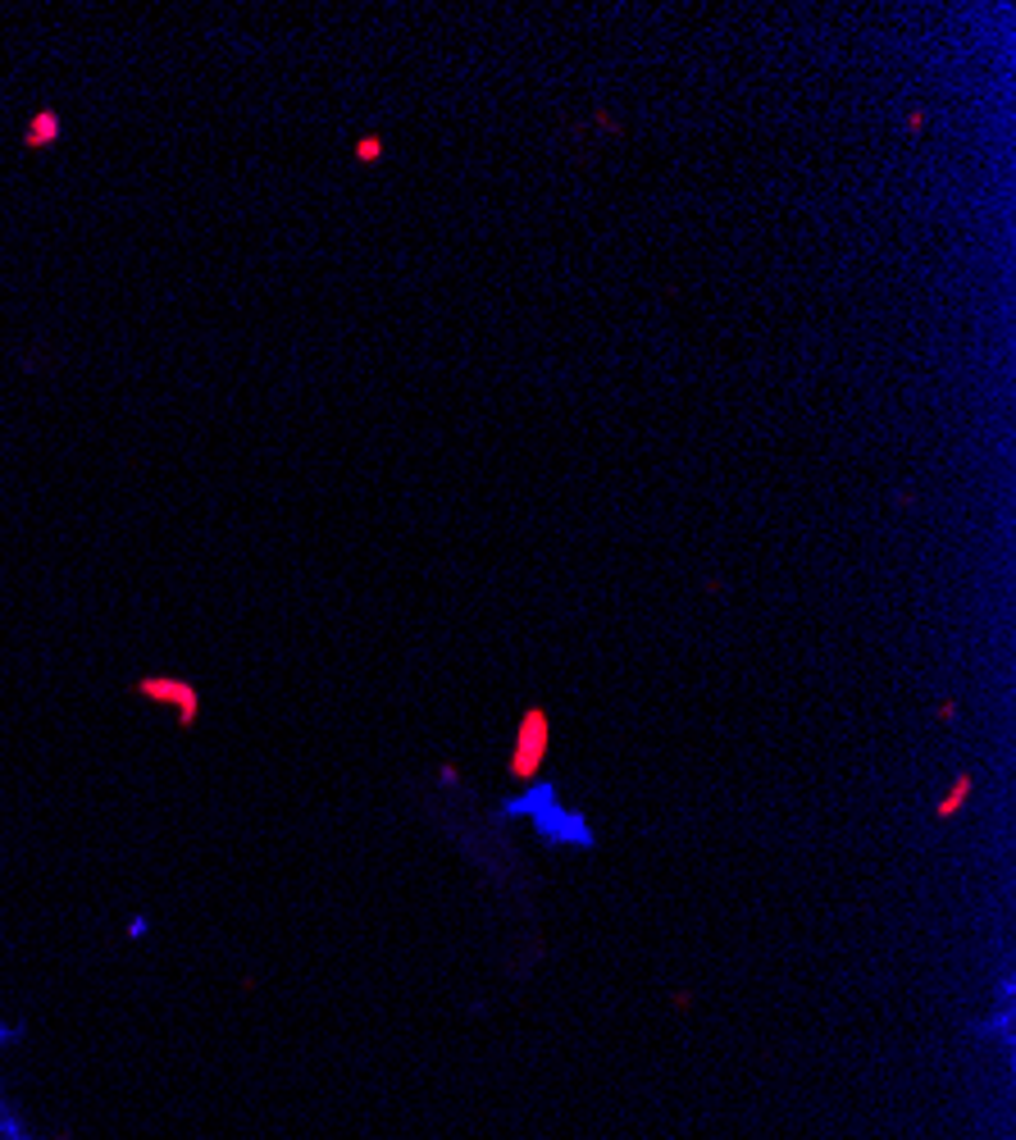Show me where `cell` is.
Here are the masks:
<instances>
[{
	"label": "cell",
	"instance_id": "6da1fadb",
	"mask_svg": "<svg viewBox=\"0 0 1016 1140\" xmlns=\"http://www.w3.org/2000/svg\"><path fill=\"white\" fill-rule=\"evenodd\" d=\"M501 812H520V816H529L533 821V831L543 835V840H552V844H575V848H593V826L579 816V812H565L561 808V799H556V789L552 785H533L529 794H520V799H511Z\"/></svg>",
	"mask_w": 1016,
	"mask_h": 1140
},
{
	"label": "cell",
	"instance_id": "7a4b0ae2",
	"mask_svg": "<svg viewBox=\"0 0 1016 1140\" xmlns=\"http://www.w3.org/2000/svg\"><path fill=\"white\" fill-rule=\"evenodd\" d=\"M548 748H552V721H548L543 708H529L520 731H516V753H511V763H506L511 780H533L548 763Z\"/></svg>",
	"mask_w": 1016,
	"mask_h": 1140
},
{
	"label": "cell",
	"instance_id": "3957f363",
	"mask_svg": "<svg viewBox=\"0 0 1016 1140\" xmlns=\"http://www.w3.org/2000/svg\"><path fill=\"white\" fill-rule=\"evenodd\" d=\"M967 794H971V776H962L958 785H952V794L939 803V816H952V812H958V808L967 803Z\"/></svg>",
	"mask_w": 1016,
	"mask_h": 1140
},
{
	"label": "cell",
	"instance_id": "277c9868",
	"mask_svg": "<svg viewBox=\"0 0 1016 1140\" xmlns=\"http://www.w3.org/2000/svg\"><path fill=\"white\" fill-rule=\"evenodd\" d=\"M356 151H361V161H378V155H384V142H378V138H365Z\"/></svg>",
	"mask_w": 1016,
	"mask_h": 1140
},
{
	"label": "cell",
	"instance_id": "5b68a950",
	"mask_svg": "<svg viewBox=\"0 0 1016 1140\" xmlns=\"http://www.w3.org/2000/svg\"><path fill=\"white\" fill-rule=\"evenodd\" d=\"M597 123H601V129H607V133H620V123H616L607 110H597Z\"/></svg>",
	"mask_w": 1016,
	"mask_h": 1140
}]
</instances>
